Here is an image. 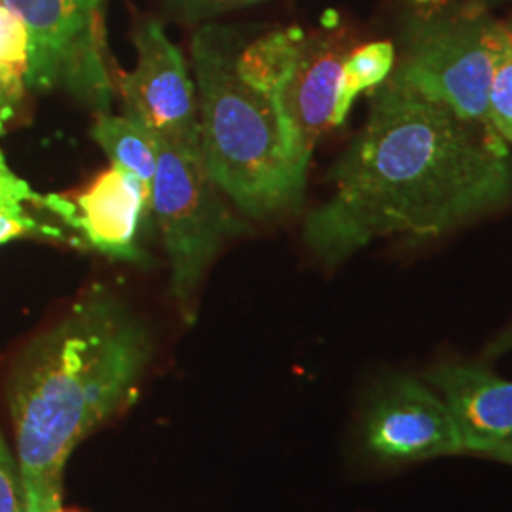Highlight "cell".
<instances>
[{
  "instance_id": "obj_1",
  "label": "cell",
  "mask_w": 512,
  "mask_h": 512,
  "mask_svg": "<svg viewBox=\"0 0 512 512\" xmlns=\"http://www.w3.org/2000/svg\"><path fill=\"white\" fill-rule=\"evenodd\" d=\"M327 179L332 194L308 215L304 241L338 266L376 239L440 238L507 205L511 150L490 122L463 120L389 74Z\"/></svg>"
},
{
  "instance_id": "obj_2",
  "label": "cell",
  "mask_w": 512,
  "mask_h": 512,
  "mask_svg": "<svg viewBox=\"0 0 512 512\" xmlns=\"http://www.w3.org/2000/svg\"><path fill=\"white\" fill-rule=\"evenodd\" d=\"M154 355L145 319L107 285H93L19 351L6 401L27 512L63 507L74 450L135 401Z\"/></svg>"
},
{
  "instance_id": "obj_3",
  "label": "cell",
  "mask_w": 512,
  "mask_h": 512,
  "mask_svg": "<svg viewBox=\"0 0 512 512\" xmlns=\"http://www.w3.org/2000/svg\"><path fill=\"white\" fill-rule=\"evenodd\" d=\"M241 44L236 27L217 23L192 38L200 150L220 192L245 215L266 219L300 202L306 175L287 154L270 101L239 80Z\"/></svg>"
},
{
  "instance_id": "obj_4",
  "label": "cell",
  "mask_w": 512,
  "mask_h": 512,
  "mask_svg": "<svg viewBox=\"0 0 512 512\" xmlns=\"http://www.w3.org/2000/svg\"><path fill=\"white\" fill-rule=\"evenodd\" d=\"M169 258V291L186 325L198 315L203 281L222 245L239 234V222L220 198L202 156L158 137V165L150 186Z\"/></svg>"
},
{
  "instance_id": "obj_5",
  "label": "cell",
  "mask_w": 512,
  "mask_h": 512,
  "mask_svg": "<svg viewBox=\"0 0 512 512\" xmlns=\"http://www.w3.org/2000/svg\"><path fill=\"white\" fill-rule=\"evenodd\" d=\"M503 21L480 6L416 21L393 76L463 120L490 122L488 97Z\"/></svg>"
},
{
  "instance_id": "obj_6",
  "label": "cell",
  "mask_w": 512,
  "mask_h": 512,
  "mask_svg": "<svg viewBox=\"0 0 512 512\" xmlns=\"http://www.w3.org/2000/svg\"><path fill=\"white\" fill-rule=\"evenodd\" d=\"M29 33L27 90L63 88L97 114L114 95L107 55L105 0H4Z\"/></svg>"
},
{
  "instance_id": "obj_7",
  "label": "cell",
  "mask_w": 512,
  "mask_h": 512,
  "mask_svg": "<svg viewBox=\"0 0 512 512\" xmlns=\"http://www.w3.org/2000/svg\"><path fill=\"white\" fill-rule=\"evenodd\" d=\"M131 40L137 52L135 69H112L114 92L120 95L126 116L165 143L202 156L198 95L181 50L154 18L139 19Z\"/></svg>"
},
{
  "instance_id": "obj_8",
  "label": "cell",
  "mask_w": 512,
  "mask_h": 512,
  "mask_svg": "<svg viewBox=\"0 0 512 512\" xmlns=\"http://www.w3.org/2000/svg\"><path fill=\"white\" fill-rule=\"evenodd\" d=\"M366 452L385 463L461 454L456 423L439 393L404 374L387 376L363 414Z\"/></svg>"
},
{
  "instance_id": "obj_9",
  "label": "cell",
  "mask_w": 512,
  "mask_h": 512,
  "mask_svg": "<svg viewBox=\"0 0 512 512\" xmlns=\"http://www.w3.org/2000/svg\"><path fill=\"white\" fill-rule=\"evenodd\" d=\"M35 207L69 226L78 249L137 264L147 258L139 236L152 213L150 188L120 165L110 164L74 198L38 194Z\"/></svg>"
},
{
  "instance_id": "obj_10",
  "label": "cell",
  "mask_w": 512,
  "mask_h": 512,
  "mask_svg": "<svg viewBox=\"0 0 512 512\" xmlns=\"http://www.w3.org/2000/svg\"><path fill=\"white\" fill-rule=\"evenodd\" d=\"M351 50L346 29L332 25L306 33L293 76L272 105L287 154L304 175L313 148L332 128L342 67Z\"/></svg>"
},
{
  "instance_id": "obj_11",
  "label": "cell",
  "mask_w": 512,
  "mask_h": 512,
  "mask_svg": "<svg viewBox=\"0 0 512 512\" xmlns=\"http://www.w3.org/2000/svg\"><path fill=\"white\" fill-rule=\"evenodd\" d=\"M456 423L463 452L501 459L512 452V382L478 365L440 363L425 374Z\"/></svg>"
},
{
  "instance_id": "obj_12",
  "label": "cell",
  "mask_w": 512,
  "mask_h": 512,
  "mask_svg": "<svg viewBox=\"0 0 512 512\" xmlns=\"http://www.w3.org/2000/svg\"><path fill=\"white\" fill-rule=\"evenodd\" d=\"M304 35L306 31L300 27H287L270 31L249 44L243 42L236 59L239 80L274 105L293 76Z\"/></svg>"
},
{
  "instance_id": "obj_13",
  "label": "cell",
  "mask_w": 512,
  "mask_h": 512,
  "mask_svg": "<svg viewBox=\"0 0 512 512\" xmlns=\"http://www.w3.org/2000/svg\"><path fill=\"white\" fill-rule=\"evenodd\" d=\"M92 135L112 164L133 173L148 188L152 186L158 165V137L150 129L129 116L101 112L95 118Z\"/></svg>"
},
{
  "instance_id": "obj_14",
  "label": "cell",
  "mask_w": 512,
  "mask_h": 512,
  "mask_svg": "<svg viewBox=\"0 0 512 512\" xmlns=\"http://www.w3.org/2000/svg\"><path fill=\"white\" fill-rule=\"evenodd\" d=\"M37 196V192L10 169L0 152V245L25 236H38L65 241L74 247L73 236L61 226L35 219L27 211L29 205L35 207Z\"/></svg>"
},
{
  "instance_id": "obj_15",
  "label": "cell",
  "mask_w": 512,
  "mask_h": 512,
  "mask_svg": "<svg viewBox=\"0 0 512 512\" xmlns=\"http://www.w3.org/2000/svg\"><path fill=\"white\" fill-rule=\"evenodd\" d=\"M395 57V46L389 40L368 42L349 52L338 84L336 105L332 112V128H338L346 122L351 105L359 93L378 88L389 78L395 67Z\"/></svg>"
},
{
  "instance_id": "obj_16",
  "label": "cell",
  "mask_w": 512,
  "mask_h": 512,
  "mask_svg": "<svg viewBox=\"0 0 512 512\" xmlns=\"http://www.w3.org/2000/svg\"><path fill=\"white\" fill-rule=\"evenodd\" d=\"M488 120L505 143L512 145V29L503 23L499 52L488 97Z\"/></svg>"
},
{
  "instance_id": "obj_17",
  "label": "cell",
  "mask_w": 512,
  "mask_h": 512,
  "mask_svg": "<svg viewBox=\"0 0 512 512\" xmlns=\"http://www.w3.org/2000/svg\"><path fill=\"white\" fill-rule=\"evenodd\" d=\"M29 33L23 19L0 0V69L16 78L27 76ZM27 84V82H25Z\"/></svg>"
},
{
  "instance_id": "obj_18",
  "label": "cell",
  "mask_w": 512,
  "mask_h": 512,
  "mask_svg": "<svg viewBox=\"0 0 512 512\" xmlns=\"http://www.w3.org/2000/svg\"><path fill=\"white\" fill-rule=\"evenodd\" d=\"M258 2H264V0H162L165 12L171 18L188 21V23L219 18L228 12L255 6Z\"/></svg>"
},
{
  "instance_id": "obj_19",
  "label": "cell",
  "mask_w": 512,
  "mask_h": 512,
  "mask_svg": "<svg viewBox=\"0 0 512 512\" xmlns=\"http://www.w3.org/2000/svg\"><path fill=\"white\" fill-rule=\"evenodd\" d=\"M0 512H27L18 458L0 429Z\"/></svg>"
},
{
  "instance_id": "obj_20",
  "label": "cell",
  "mask_w": 512,
  "mask_h": 512,
  "mask_svg": "<svg viewBox=\"0 0 512 512\" xmlns=\"http://www.w3.org/2000/svg\"><path fill=\"white\" fill-rule=\"evenodd\" d=\"M27 92L29 90L23 78H16L0 69V135L18 116Z\"/></svg>"
},
{
  "instance_id": "obj_21",
  "label": "cell",
  "mask_w": 512,
  "mask_h": 512,
  "mask_svg": "<svg viewBox=\"0 0 512 512\" xmlns=\"http://www.w3.org/2000/svg\"><path fill=\"white\" fill-rule=\"evenodd\" d=\"M512 348V325L509 329L505 330L497 340H495L494 344H492V348H490V355H499V353H503V351H507V349Z\"/></svg>"
},
{
  "instance_id": "obj_22",
  "label": "cell",
  "mask_w": 512,
  "mask_h": 512,
  "mask_svg": "<svg viewBox=\"0 0 512 512\" xmlns=\"http://www.w3.org/2000/svg\"><path fill=\"white\" fill-rule=\"evenodd\" d=\"M499 461H505V463H512V452L511 454H507V456H503V458L499 459Z\"/></svg>"
},
{
  "instance_id": "obj_23",
  "label": "cell",
  "mask_w": 512,
  "mask_h": 512,
  "mask_svg": "<svg viewBox=\"0 0 512 512\" xmlns=\"http://www.w3.org/2000/svg\"><path fill=\"white\" fill-rule=\"evenodd\" d=\"M52 512H76V511H65V509H63V507H59V509H55V511H52Z\"/></svg>"
},
{
  "instance_id": "obj_24",
  "label": "cell",
  "mask_w": 512,
  "mask_h": 512,
  "mask_svg": "<svg viewBox=\"0 0 512 512\" xmlns=\"http://www.w3.org/2000/svg\"><path fill=\"white\" fill-rule=\"evenodd\" d=\"M509 25H511V29H512V19H511V23H509Z\"/></svg>"
}]
</instances>
